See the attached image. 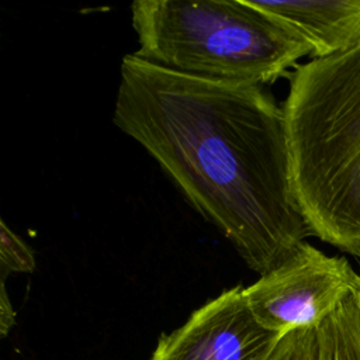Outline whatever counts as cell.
<instances>
[{
    "label": "cell",
    "instance_id": "cell-1",
    "mask_svg": "<svg viewBox=\"0 0 360 360\" xmlns=\"http://www.w3.org/2000/svg\"><path fill=\"white\" fill-rule=\"evenodd\" d=\"M112 121L263 274L312 235L294 195L285 117L260 84L122 56Z\"/></svg>",
    "mask_w": 360,
    "mask_h": 360
},
{
    "label": "cell",
    "instance_id": "cell-2",
    "mask_svg": "<svg viewBox=\"0 0 360 360\" xmlns=\"http://www.w3.org/2000/svg\"><path fill=\"white\" fill-rule=\"evenodd\" d=\"M283 111L311 233L360 260V45L297 66Z\"/></svg>",
    "mask_w": 360,
    "mask_h": 360
},
{
    "label": "cell",
    "instance_id": "cell-3",
    "mask_svg": "<svg viewBox=\"0 0 360 360\" xmlns=\"http://www.w3.org/2000/svg\"><path fill=\"white\" fill-rule=\"evenodd\" d=\"M131 20L136 56L198 79L264 86L312 55L304 38L246 0H138Z\"/></svg>",
    "mask_w": 360,
    "mask_h": 360
},
{
    "label": "cell",
    "instance_id": "cell-4",
    "mask_svg": "<svg viewBox=\"0 0 360 360\" xmlns=\"http://www.w3.org/2000/svg\"><path fill=\"white\" fill-rule=\"evenodd\" d=\"M359 280L345 257L329 256L300 243L280 264L243 288L256 321L270 332L287 335L319 326L349 295Z\"/></svg>",
    "mask_w": 360,
    "mask_h": 360
},
{
    "label": "cell",
    "instance_id": "cell-5",
    "mask_svg": "<svg viewBox=\"0 0 360 360\" xmlns=\"http://www.w3.org/2000/svg\"><path fill=\"white\" fill-rule=\"evenodd\" d=\"M281 338L256 321L243 287L236 285L162 333L150 360H270Z\"/></svg>",
    "mask_w": 360,
    "mask_h": 360
},
{
    "label": "cell",
    "instance_id": "cell-6",
    "mask_svg": "<svg viewBox=\"0 0 360 360\" xmlns=\"http://www.w3.org/2000/svg\"><path fill=\"white\" fill-rule=\"evenodd\" d=\"M304 38L312 59L360 45V0H246Z\"/></svg>",
    "mask_w": 360,
    "mask_h": 360
},
{
    "label": "cell",
    "instance_id": "cell-7",
    "mask_svg": "<svg viewBox=\"0 0 360 360\" xmlns=\"http://www.w3.org/2000/svg\"><path fill=\"white\" fill-rule=\"evenodd\" d=\"M319 360H360V307L354 291L318 326Z\"/></svg>",
    "mask_w": 360,
    "mask_h": 360
},
{
    "label": "cell",
    "instance_id": "cell-8",
    "mask_svg": "<svg viewBox=\"0 0 360 360\" xmlns=\"http://www.w3.org/2000/svg\"><path fill=\"white\" fill-rule=\"evenodd\" d=\"M35 257L32 249L7 224L0 221V274L6 278L8 273H32Z\"/></svg>",
    "mask_w": 360,
    "mask_h": 360
},
{
    "label": "cell",
    "instance_id": "cell-9",
    "mask_svg": "<svg viewBox=\"0 0 360 360\" xmlns=\"http://www.w3.org/2000/svg\"><path fill=\"white\" fill-rule=\"evenodd\" d=\"M270 360H319L318 326L284 335Z\"/></svg>",
    "mask_w": 360,
    "mask_h": 360
},
{
    "label": "cell",
    "instance_id": "cell-10",
    "mask_svg": "<svg viewBox=\"0 0 360 360\" xmlns=\"http://www.w3.org/2000/svg\"><path fill=\"white\" fill-rule=\"evenodd\" d=\"M0 281H1V287H0V332H1V336L4 338L15 322V311L11 305L8 295H7L6 283H4L6 278H1Z\"/></svg>",
    "mask_w": 360,
    "mask_h": 360
},
{
    "label": "cell",
    "instance_id": "cell-11",
    "mask_svg": "<svg viewBox=\"0 0 360 360\" xmlns=\"http://www.w3.org/2000/svg\"><path fill=\"white\" fill-rule=\"evenodd\" d=\"M354 294H356V298H357V301H359V307H360V273H359V280H357V284H356V287H354Z\"/></svg>",
    "mask_w": 360,
    "mask_h": 360
}]
</instances>
